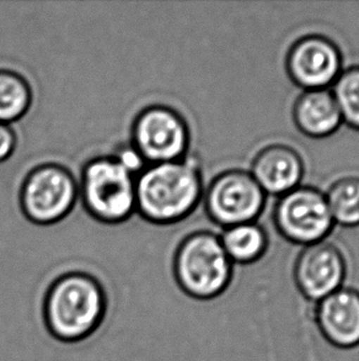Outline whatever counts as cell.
<instances>
[{"mask_svg":"<svg viewBox=\"0 0 359 361\" xmlns=\"http://www.w3.org/2000/svg\"><path fill=\"white\" fill-rule=\"evenodd\" d=\"M203 194L202 171L194 157L148 164L136 178V212L154 225H174L197 209Z\"/></svg>","mask_w":359,"mask_h":361,"instance_id":"6da1fadb","label":"cell"},{"mask_svg":"<svg viewBox=\"0 0 359 361\" xmlns=\"http://www.w3.org/2000/svg\"><path fill=\"white\" fill-rule=\"evenodd\" d=\"M106 312V290L92 274L77 270L62 274L44 293V326L59 342L77 343L90 337Z\"/></svg>","mask_w":359,"mask_h":361,"instance_id":"7a4b0ae2","label":"cell"},{"mask_svg":"<svg viewBox=\"0 0 359 361\" xmlns=\"http://www.w3.org/2000/svg\"><path fill=\"white\" fill-rule=\"evenodd\" d=\"M171 270L180 290L199 301L219 298L233 281V262L218 235L209 231L194 232L181 240Z\"/></svg>","mask_w":359,"mask_h":361,"instance_id":"3957f363","label":"cell"},{"mask_svg":"<svg viewBox=\"0 0 359 361\" xmlns=\"http://www.w3.org/2000/svg\"><path fill=\"white\" fill-rule=\"evenodd\" d=\"M136 178L116 157H94L78 181L79 197L94 220L117 225L136 214Z\"/></svg>","mask_w":359,"mask_h":361,"instance_id":"277c9868","label":"cell"},{"mask_svg":"<svg viewBox=\"0 0 359 361\" xmlns=\"http://www.w3.org/2000/svg\"><path fill=\"white\" fill-rule=\"evenodd\" d=\"M78 197V181L72 171L57 163H44L34 166L25 178L19 202L30 222L49 226L68 217Z\"/></svg>","mask_w":359,"mask_h":361,"instance_id":"5b68a950","label":"cell"},{"mask_svg":"<svg viewBox=\"0 0 359 361\" xmlns=\"http://www.w3.org/2000/svg\"><path fill=\"white\" fill-rule=\"evenodd\" d=\"M130 143L146 166L180 161L189 153V125L175 109L151 105L132 122Z\"/></svg>","mask_w":359,"mask_h":361,"instance_id":"8992f818","label":"cell"},{"mask_svg":"<svg viewBox=\"0 0 359 361\" xmlns=\"http://www.w3.org/2000/svg\"><path fill=\"white\" fill-rule=\"evenodd\" d=\"M273 220L286 240L304 247L322 242L335 224L325 195L311 186H298L279 196Z\"/></svg>","mask_w":359,"mask_h":361,"instance_id":"52a82bcc","label":"cell"},{"mask_svg":"<svg viewBox=\"0 0 359 361\" xmlns=\"http://www.w3.org/2000/svg\"><path fill=\"white\" fill-rule=\"evenodd\" d=\"M266 194L245 171H227L215 176L204 192L209 219L225 228L250 224L263 212Z\"/></svg>","mask_w":359,"mask_h":361,"instance_id":"ba28073f","label":"cell"},{"mask_svg":"<svg viewBox=\"0 0 359 361\" xmlns=\"http://www.w3.org/2000/svg\"><path fill=\"white\" fill-rule=\"evenodd\" d=\"M286 72L293 83L306 90H320L334 85L342 72L340 49L321 35L296 39L288 51Z\"/></svg>","mask_w":359,"mask_h":361,"instance_id":"9c48e42d","label":"cell"},{"mask_svg":"<svg viewBox=\"0 0 359 361\" xmlns=\"http://www.w3.org/2000/svg\"><path fill=\"white\" fill-rule=\"evenodd\" d=\"M347 267L340 249L329 242L306 245L294 264V283L303 298L317 303L345 283Z\"/></svg>","mask_w":359,"mask_h":361,"instance_id":"30bf717a","label":"cell"},{"mask_svg":"<svg viewBox=\"0 0 359 361\" xmlns=\"http://www.w3.org/2000/svg\"><path fill=\"white\" fill-rule=\"evenodd\" d=\"M314 321L321 337L331 347L351 350L359 347V291L339 288L316 303Z\"/></svg>","mask_w":359,"mask_h":361,"instance_id":"8fae6325","label":"cell"},{"mask_svg":"<svg viewBox=\"0 0 359 361\" xmlns=\"http://www.w3.org/2000/svg\"><path fill=\"white\" fill-rule=\"evenodd\" d=\"M250 174L265 194L282 196L298 188L304 174V163L291 147L272 145L253 158Z\"/></svg>","mask_w":359,"mask_h":361,"instance_id":"7c38bea8","label":"cell"},{"mask_svg":"<svg viewBox=\"0 0 359 361\" xmlns=\"http://www.w3.org/2000/svg\"><path fill=\"white\" fill-rule=\"evenodd\" d=\"M293 118L298 130L311 138L330 136L342 123L340 109L327 89L301 94L294 104Z\"/></svg>","mask_w":359,"mask_h":361,"instance_id":"4fadbf2b","label":"cell"},{"mask_svg":"<svg viewBox=\"0 0 359 361\" xmlns=\"http://www.w3.org/2000/svg\"><path fill=\"white\" fill-rule=\"evenodd\" d=\"M219 238L233 263H255L267 249L266 232L253 222L228 227Z\"/></svg>","mask_w":359,"mask_h":361,"instance_id":"5bb4252c","label":"cell"},{"mask_svg":"<svg viewBox=\"0 0 359 361\" xmlns=\"http://www.w3.org/2000/svg\"><path fill=\"white\" fill-rule=\"evenodd\" d=\"M32 89L27 79L11 69L0 68V122L11 125L29 113Z\"/></svg>","mask_w":359,"mask_h":361,"instance_id":"9a60e30c","label":"cell"},{"mask_svg":"<svg viewBox=\"0 0 359 361\" xmlns=\"http://www.w3.org/2000/svg\"><path fill=\"white\" fill-rule=\"evenodd\" d=\"M325 197L335 224L345 227L359 225V178L346 176L335 181Z\"/></svg>","mask_w":359,"mask_h":361,"instance_id":"2e32d148","label":"cell"},{"mask_svg":"<svg viewBox=\"0 0 359 361\" xmlns=\"http://www.w3.org/2000/svg\"><path fill=\"white\" fill-rule=\"evenodd\" d=\"M332 94L342 121L359 131V66L341 72L334 83Z\"/></svg>","mask_w":359,"mask_h":361,"instance_id":"e0dca14e","label":"cell"},{"mask_svg":"<svg viewBox=\"0 0 359 361\" xmlns=\"http://www.w3.org/2000/svg\"><path fill=\"white\" fill-rule=\"evenodd\" d=\"M16 135L11 125L0 122V163L8 161L16 148Z\"/></svg>","mask_w":359,"mask_h":361,"instance_id":"ac0fdd59","label":"cell"}]
</instances>
